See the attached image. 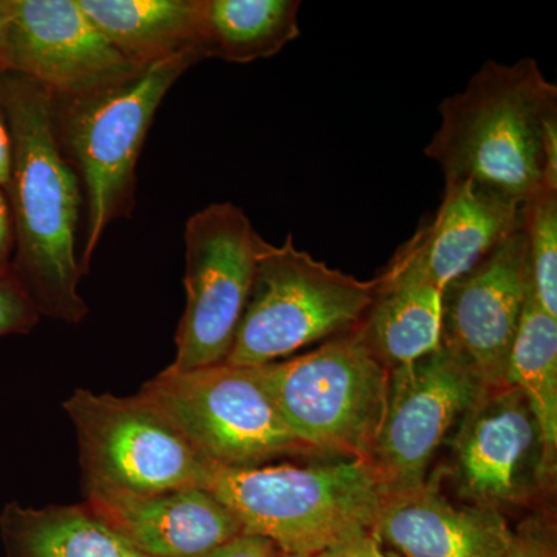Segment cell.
I'll list each match as a JSON object with an SVG mask.
<instances>
[{
  "mask_svg": "<svg viewBox=\"0 0 557 557\" xmlns=\"http://www.w3.org/2000/svg\"><path fill=\"white\" fill-rule=\"evenodd\" d=\"M0 110L13 146L7 186L14 225L11 271L40 318L78 324L89 307L76 233L84 205L78 174L65 159L53 91L21 73H0Z\"/></svg>",
  "mask_w": 557,
  "mask_h": 557,
  "instance_id": "1",
  "label": "cell"
},
{
  "mask_svg": "<svg viewBox=\"0 0 557 557\" xmlns=\"http://www.w3.org/2000/svg\"><path fill=\"white\" fill-rule=\"evenodd\" d=\"M438 112L424 153L446 182L474 180L520 205L557 188V87L533 58L485 62Z\"/></svg>",
  "mask_w": 557,
  "mask_h": 557,
  "instance_id": "2",
  "label": "cell"
},
{
  "mask_svg": "<svg viewBox=\"0 0 557 557\" xmlns=\"http://www.w3.org/2000/svg\"><path fill=\"white\" fill-rule=\"evenodd\" d=\"M196 54L153 62L104 89L57 97V129L65 159L78 174L86 201V242L81 271L110 223L131 218L135 208L137 163L161 101L193 65Z\"/></svg>",
  "mask_w": 557,
  "mask_h": 557,
  "instance_id": "3",
  "label": "cell"
},
{
  "mask_svg": "<svg viewBox=\"0 0 557 557\" xmlns=\"http://www.w3.org/2000/svg\"><path fill=\"white\" fill-rule=\"evenodd\" d=\"M208 491L239 520L244 534L269 539L282 555L313 556L373 530L386 498L372 465L358 458L218 469Z\"/></svg>",
  "mask_w": 557,
  "mask_h": 557,
  "instance_id": "4",
  "label": "cell"
},
{
  "mask_svg": "<svg viewBox=\"0 0 557 557\" xmlns=\"http://www.w3.org/2000/svg\"><path fill=\"white\" fill-rule=\"evenodd\" d=\"M258 370L285 424L310 454L369 461L386 410L388 369L358 329Z\"/></svg>",
  "mask_w": 557,
  "mask_h": 557,
  "instance_id": "5",
  "label": "cell"
},
{
  "mask_svg": "<svg viewBox=\"0 0 557 557\" xmlns=\"http://www.w3.org/2000/svg\"><path fill=\"white\" fill-rule=\"evenodd\" d=\"M379 284L380 277L330 269L296 248L292 234L282 245L267 244L225 362L258 368L346 335L361 325Z\"/></svg>",
  "mask_w": 557,
  "mask_h": 557,
  "instance_id": "6",
  "label": "cell"
},
{
  "mask_svg": "<svg viewBox=\"0 0 557 557\" xmlns=\"http://www.w3.org/2000/svg\"><path fill=\"white\" fill-rule=\"evenodd\" d=\"M138 395L219 469L310 454L285 424L258 368L228 362L186 372L168 368Z\"/></svg>",
  "mask_w": 557,
  "mask_h": 557,
  "instance_id": "7",
  "label": "cell"
},
{
  "mask_svg": "<svg viewBox=\"0 0 557 557\" xmlns=\"http://www.w3.org/2000/svg\"><path fill=\"white\" fill-rule=\"evenodd\" d=\"M64 409L78 435L86 497L211 486L219 468L141 395L78 388Z\"/></svg>",
  "mask_w": 557,
  "mask_h": 557,
  "instance_id": "8",
  "label": "cell"
},
{
  "mask_svg": "<svg viewBox=\"0 0 557 557\" xmlns=\"http://www.w3.org/2000/svg\"><path fill=\"white\" fill-rule=\"evenodd\" d=\"M267 242L244 209L212 203L186 222V307L170 369L222 364L228 359Z\"/></svg>",
  "mask_w": 557,
  "mask_h": 557,
  "instance_id": "9",
  "label": "cell"
},
{
  "mask_svg": "<svg viewBox=\"0 0 557 557\" xmlns=\"http://www.w3.org/2000/svg\"><path fill=\"white\" fill-rule=\"evenodd\" d=\"M485 387L445 346L388 370L386 410L369 458L386 496L426 482L440 446Z\"/></svg>",
  "mask_w": 557,
  "mask_h": 557,
  "instance_id": "10",
  "label": "cell"
},
{
  "mask_svg": "<svg viewBox=\"0 0 557 557\" xmlns=\"http://www.w3.org/2000/svg\"><path fill=\"white\" fill-rule=\"evenodd\" d=\"M449 442L454 482L469 504L518 507L556 478L541 424L518 387L483 388Z\"/></svg>",
  "mask_w": 557,
  "mask_h": 557,
  "instance_id": "11",
  "label": "cell"
},
{
  "mask_svg": "<svg viewBox=\"0 0 557 557\" xmlns=\"http://www.w3.org/2000/svg\"><path fill=\"white\" fill-rule=\"evenodd\" d=\"M530 293L522 230L443 289L442 346L463 359L486 387L507 386L509 355Z\"/></svg>",
  "mask_w": 557,
  "mask_h": 557,
  "instance_id": "12",
  "label": "cell"
},
{
  "mask_svg": "<svg viewBox=\"0 0 557 557\" xmlns=\"http://www.w3.org/2000/svg\"><path fill=\"white\" fill-rule=\"evenodd\" d=\"M9 72L57 97H78L131 78L132 64L91 24L78 0H9Z\"/></svg>",
  "mask_w": 557,
  "mask_h": 557,
  "instance_id": "13",
  "label": "cell"
},
{
  "mask_svg": "<svg viewBox=\"0 0 557 557\" xmlns=\"http://www.w3.org/2000/svg\"><path fill=\"white\" fill-rule=\"evenodd\" d=\"M442 472L423 485L388 494L373 533L403 557H504L515 531L500 509L453 504L440 487Z\"/></svg>",
  "mask_w": 557,
  "mask_h": 557,
  "instance_id": "14",
  "label": "cell"
},
{
  "mask_svg": "<svg viewBox=\"0 0 557 557\" xmlns=\"http://www.w3.org/2000/svg\"><path fill=\"white\" fill-rule=\"evenodd\" d=\"M86 505L148 557H201L244 534L233 512L201 487L91 494Z\"/></svg>",
  "mask_w": 557,
  "mask_h": 557,
  "instance_id": "15",
  "label": "cell"
},
{
  "mask_svg": "<svg viewBox=\"0 0 557 557\" xmlns=\"http://www.w3.org/2000/svg\"><path fill=\"white\" fill-rule=\"evenodd\" d=\"M523 205L474 180L446 182L442 205L412 242L428 276L440 289L448 287L522 230Z\"/></svg>",
  "mask_w": 557,
  "mask_h": 557,
  "instance_id": "16",
  "label": "cell"
},
{
  "mask_svg": "<svg viewBox=\"0 0 557 557\" xmlns=\"http://www.w3.org/2000/svg\"><path fill=\"white\" fill-rule=\"evenodd\" d=\"M375 298L358 330L388 370L442 347L443 289L428 276L408 240L380 274Z\"/></svg>",
  "mask_w": 557,
  "mask_h": 557,
  "instance_id": "17",
  "label": "cell"
},
{
  "mask_svg": "<svg viewBox=\"0 0 557 557\" xmlns=\"http://www.w3.org/2000/svg\"><path fill=\"white\" fill-rule=\"evenodd\" d=\"M91 24L138 67L177 57H208L203 0H78Z\"/></svg>",
  "mask_w": 557,
  "mask_h": 557,
  "instance_id": "18",
  "label": "cell"
},
{
  "mask_svg": "<svg viewBox=\"0 0 557 557\" xmlns=\"http://www.w3.org/2000/svg\"><path fill=\"white\" fill-rule=\"evenodd\" d=\"M299 0H203L208 57L267 60L300 35Z\"/></svg>",
  "mask_w": 557,
  "mask_h": 557,
  "instance_id": "19",
  "label": "cell"
},
{
  "mask_svg": "<svg viewBox=\"0 0 557 557\" xmlns=\"http://www.w3.org/2000/svg\"><path fill=\"white\" fill-rule=\"evenodd\" d=\"M507 386L525 395L544 435L548 467L557 465V319L528 296L518 336L509 355Z\"/></svg>",
  "mask_w": 557,
  "mask_h": 557,
  "instance_id": "20",
  "label": "cell"
},
{
  "mask_svg": "<svg viewBox=\"0 0 557 557\" xmlns=\"http://www.w3.org/2000/svg\"><path fill=\"white\" fill-rule=\"evenodd\" d=\"M522 231L537 306L557 319V188H545L523 205Z\"/></svg>",
  "mask_w": 557,
  "mask_h": 557,
  "instance_id": "21",
  "label": "cell"
},
{
  "mask_svg": "<svg viewBox=\"0 0 557 557\" xmlns=\"http://www.w3.org/2000/svg\"><path fill=\"white\" fill-rule=\"evenodd\" d=\"M39 319L38 311L25 295L11 267L0 269V336L32 332Z\"/></svg>",
  "mask_w": 557,
  "mask_h": 557,
  "instance_id": "22",
  "label": "cell"
},
{
  "mask_svg": "<svg viewBox=\"0 0 557 557\" xmlns=\"http://www.w3.org/2000/svg\"><path fill=\"white\" fill-rule=\"evenodd\" d=\"M504 557H556L552 531L541 520H528L515 531V537Z\"/></svg>",
  "mask_w": 557,
  "mask_h": 557,
  "instance_id": "23",
  "label": "cell"
},
{
  "mask_svg": "<svg viewBox=\"0 0 557 557\" xmlns=\"http://www.w3.org/2000/svg\"><path fill=\"white\" fill-rule=\"evenodd\" d=\"M313 557H388L373 530L359 531L329 545Z\"/></svg>",
  "mask_w": 557,
  "mask_h": 557,
  "instance_id": "24",
  "label": "cell"
},
{
  "mask_svg": "<svg viewBox=\"0 0 557 557\" xmlns=\"http://www.w3.org/2000/svg\"><path fill=\"white\" fill-rule=\"evenodd\" d=\"M277 553L281 552L269 539L240 534L201 557H277Z\"/></svg>",
  "mask_w": 557,
  "mask_h": 557,
  "instance_id": "25",
  "label": "cell"
},
{
  "mask_svg": "<svg viewBox=\"0 0 557 557\" xmlns=\"http://www.w3.org/2000/svg\"><path fill=\"white\" fill-rule=\"evenodd\" d=\"M14 252L13 214L7 190L0 186V269H9Z\"/></svg>",
  "mask_w": 557,
  "mask_h": 557,
  "instance_id": "26",
  "label": "cell"
},
{
  "mask_svg": "<svg viewBox=\"0 0 557 557\" xmlns=\"http://www.w3.org/2000/svg\"><path fill=\"white\" fill-rule=\"evenodd\" d=\"M11 164H13V146L5 116L0 110V186L7 189L11 177Z\"/></svg>",
  "mask_w": 557,
  "mask_h": 557,
  "instance_id": "27",
  "label": "cell"
},
{
  "mask_svg": "<svg viewBox=\"0 0 557 557\" xmlns=\"http://www.w3.org/2000/svg\"><path fill=\"white\" fill-rule=\"evenodd\" d=\"M9 0H0V73L9 72Z\"/></svg>",
  "mask_w": 557,
  "mask_h": 557,
  "instance_id": "28",
  "label": "cell"
},
{
  "mask_svg": "<svg viewBox=\"0 0 557 557\" xmlns=\"http://www.w3.org/2000/svg\"><path fill=\"white\" fill-rule=\"evenodd\" d=\"M126 557H148L145 555H141V553L138 552V549H135V552H132L129 556Z\"/></svg>",
  "mask_w": 557,
  "mask_h": 557,
  "instance_id": "29",
  "label": "cell"
},
{
  "mask_svg": "<svg viewBox=\"0 0 557 557\" xmlns=\"http://www.w3.org/2000/svg\"><path fill=\"white\" fill-rule=\"evenodd\" d=\"M282 557H313L309 555H282Z\"/></svg>",
  "mask_w": 557,
  "mask_h": 557,
  "instance_id": "30",
  "label": "cell"
},
{
  "mask_svg": "<svg viewBox=\"0 0 557 557\" xmlns=\"http://www.w3.org/2000/svg\"><path fill=\"white\" fill-rule=\"evenodd\" d=\"M387 556L388 557H403V556L397 555V553H395V552H387Z\"/></svg>",
  "mask_w": 557,
  "mask_h": 557,
  "instance_id": "31",
  "label": "cell"
}]
</instances>
